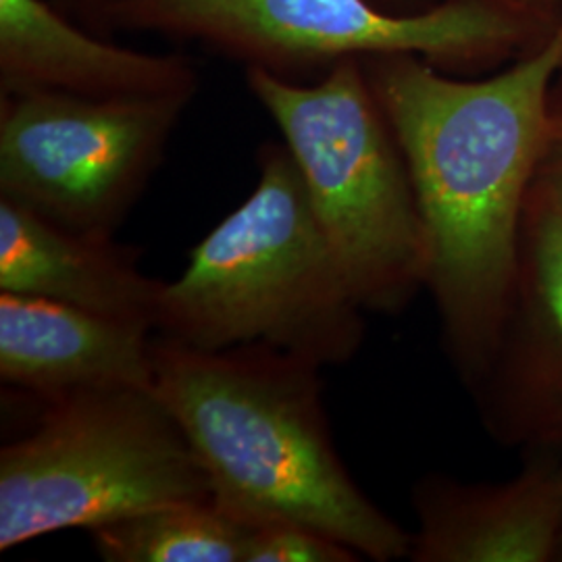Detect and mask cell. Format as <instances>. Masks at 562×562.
Segmentation results:
<instances>
[{
	"mask_svg": "<svg viewBox=\"0 0 562 562\" xmlns=\"http://www.w3.org/2000/svg\"><path fill=\"white\" fill-rule=\"evenodd\" d=\"M362 65L411 173L427 240L425 290L469 390L490 359L515 276L562 67V23L542 48L490 78L464 80L408 53Z\"/></svg>",
	"mask_w": 562,
	"mask_h": 562,
	"instance_id": "6da1fadb",
	"label": "cell"
},
{
	"mask_svg": "<svg viewBox=\"0 0 562 562\" xmlns=\"http://www.w3.org/2000/svg\"><path fill=\"white\" fill-rule=\"evenodd\" d=\"M153 392L196 452L213 501L250 525L301 522L361 559H408L411 533L350 477L317 362L271 346L201 350L153 340Z\"/></svg>",
	"mask_w": 562,
	"mask_h": 562,
	"instance_id": "7a4b0ae2",
	"label": "cell"
},
{
	"mask_svg": "<svg viewBox=\"0 0 562 562\" xmlns=\"http://www.w3.org/2000/svg\"><path fill=\"white\" fill-rule=\"evenodd\" d=\"M155 331L201 350L261 344L319 367L359 352L364 308L283 142L262 146L250 196L202 238L178 280L165 281Z\"/></svg>",
	"mask_w": 562,
	"mask_h": 562,
	"instance_id": "3957f363",
	"label": "cell"
},
{
	"mask_svg": "<svg viewBox=\"0 0 562 562\" xmlns=\"http://www.w3.org/2000/svg\"><path fill=\"white\" fill-rule=\"evenodd\" d=\"M246 83L280 127L364 313L408 308L427 288V240L401 144L362 59L341 60L315 83L262 69H246Z\"/></svg>",
	"mask_w": 562,
	"mask_h": 562,
	"instance_id": "277c9868",
	"label": "cell"
},
{
	"mask_svg": "<svg viewBox=\"0 0 562 562\" xmlns=\"http://www.w3.org/2000/svg\"><path fill=\"white\" fill-rule=\"evenodd\" d=\"M209 498L204 467L153 390L78 394L44 404L27 434L2 446L0 550Z\"/></svg>",
	"mask_w": 562,
	"mask_h": 562,
	"instance_id": "5b68a950",
	"label": "cell"
},
{
	"mask_svg": "<svg viewBox=\"0 0 562 562\" xmlns=\"http://www.w3.org/2000/svg\"><path fill=\"white\" fill-rule=\"evenodd\" d=\"M106 20L127 30L201 42L299 81L346 59L419 55L448 74L498 69L525 55L521 30L467 0L392 11L375 0H109Z\"/></svg>",
	"mask_w": 562,
	"mask_h": 562,
	"instance_id": "8992f818",
	"label": "cell"
},
{
	"mask_svg": "<svg viewBox=\"0 0 562 562\" xmlns=\"http://www.w3.org/2000/svg\"><path fill=\"white\" fill-rule=\"evenodd\" d=\"M192 97L11 92L0 102V199L71 232L115 236Z\"/></svg>",
	"mask_w": 562,
	"mask_h": 562,
	"instance_id": "52a82bcc",
	"label": "cell"
},
{
	"mask_svg": "<svg viewBox=\"0 0 562 562\" xmlns=\"http://www.w3.org/2000/svg\"><path fill=\"white\" fill-rule=\"evenodd\" d=\"M467 392L494 442L562 448V204L536 186L498 336Z\"/></svg>",
	"mask_w": 562,
	"mask_h": 562,
	"instance_id": "ba28073f",
	"label": "cell"
},
{
	"mask_svg": "<svg viewBox=\"0 0 562 562\" xmlns=\"http://www.w3.org/2000/svg\"><path fill=\"white\" fill-rule=\"evenodd\" d=\"M506 482H462L429 473L413 485V562H559L562 448L525 450Z\"/></svg>",
	"mask_w": 562,
	"mask_h": 562,
	"instance_id": "9c48e42d",
	"label": "cell"
},
{
	"mask_svg": "<svg viewBox=\"0 0 562 562\" xmlns=\"http://www.w3.org/2000/svg\"><path fill=\"white\" fill-rule=\"evenodd\" d=\"M150 327L0 290V380L44 404L102 390H153Z\"/></svg>",
	"mask_w": 562,
	"mask_h": 562,
	"instance_id": "30bf717a",
	"label": "cell"
},
{
	"mask_svg": "<svg viewBox=\"0 0 562 562\" xmlns=\"http://www.w3.org/2000/svg\"><path fill=\"white\" fill-rule=\"evenodd\" d=\"M190 60L117 46L86 34L46 0H0V90L92 99L192 97Z\"/></svg>",
	"mask_w": 562,
	"mask_h": 562,
	"instance_id": "8fae6325",
	"label": "cell"
},
{
	"mask_svg": "<svg viewBox=\"0 0 562 562\" xmlns=\"http://www.w3.org/2000/svg\"><path fill=\"white\" fill-rule=\"evenodd\" d=\"M140 250L46 222L0 199V290L65 302L155 331L165 281L142 273Z\"/></svg>",
	"mask_w": 562,
	"mask_h": 562,
	"instance_id": "7c38bea8",
	"label": "cell"
},
{
	"mask_svg": "<svg viewBox=\"0 0 562 562\" xmlns=\"http://www.w3.org/2000/svg\"><path fill=\"white\" fill-rule=\"evenodd\" d=\"M252 529L209 498L150 508L90 536L106 562H244Z\"/></svg>",
	"mask_w": 562,
	"mask_h": 562,
	"instance_id": "4fadbf2b",
	"label": "cell"
},
{
	"mask_svg": "<svg viewBox=\"0 0 562 562\" xmlns=\"http://www.w3.org/2000/svg\"><path fill=\"white\" fill-rule=\"evenodd\" d=\"M361 557L348 546L301 522L269 521L255 525L244 562H357Z\"/></svg>",
	"mask_w": 562,
	"mask_h": 562,
	"instance_id": "5bb4252c",
	"label": "cell"
},
{
	"mask_svg": "<svg viewBox=\"0 0 562 562\" xmlns=\"http://www.w3.org/2000/svg\"><path fill=\"white\" fill-rule=\"evenodd\" d=\"M483 4L521 30L525 55L550 41L562 23V0H467ZM522 55V57H525Z\"/></svg>",
	"mask_w": 562,
	"mask_h": 562,
	"instance_id": "9a60e30c",
	"label": "cell"
},
{
	"mask_svg": "<svg viewBox=\"0 0 562 562\" xmlns=\"http://www.w3.org/2000/svg\"><path fill=\"white\" fill-rule=\"evenodd\" d=\"M531 186L562 204V67L550 88L542 157Z\"/></svg>",
	"mask_w": 562,
	"mask_h": 562,
	"instance_id": "2e32d148",
	"label": "cell"
},
{
	"mask_svg": "<svg viewBox=\"0 0 562 562\" xmlns=\"http://www.w3.org/2000/svg\"><path fill=\"white\" fill-rule=\"evenodd\" d=\"M375 2L382 4L385 9H392V11H394V7H398V9L406 7V0H375Z\"/></svg>",
	"mask_w": 562,
	"mask_h": 562,
	"instance_id": "e0dca14e",
	"label": "cell"
},
{
	"mask_svg": "<svg viewBox=\"0 0 562 562\" xmlns=\"http://www.w3.org/2000/svg\"><path fill=\"white\" fill-rule=\"evenodd\" d=\"M559 562H562V550H561V561H559Z\"/></svg>",
	"mask_w": 562,
	"mask_h": 562,
	"instance_id": "ac0fdd59",
	"label": "cell"
}]
</instances>
